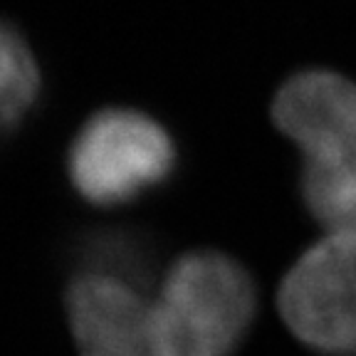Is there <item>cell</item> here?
I'll return each mask as SVG.
<instances>
[{
    "instance_id": "obj_1",
    "label": "cell",
    "mask_w": 356,
    "mask_h": 356,
    "mask_svg": "<svg viewBox=\"0 0 356 356\" xmlns=\"http://www.w3.org/2000/svg\"><path fill=\"white\" fill-rule=\"evenodd\" d=\"M273 119L302 151V195L329 233L356 230V84L327 70L280 87Z\"/></svg>"
},
{
    "instance_id": "obj_2",
    "label": "cell",
    "mask_w": 356,
    "mask_h": 356,
    "mask_svg": "<svg viewBox=\"0 0 356 356\" xmlns=\"http://www.w3.org/2000/svg\"><path fill=\"white\" fill-rule=\"evenodd\" d=\"M255 314V284L228 255L188 252L146 309L151 356H230Z\"/></svg>"
},
{
    "instance_id": "obj_3",
    "label": "cell",
    "mask_w": 356,
    "mask_h": 356,
    "mask_svg": "<svg viewBox=\"0 0 356 356\" xmlns=\"http://www.w3.org/2000/svg\"><path fill=\"white\" fill-rule=\"evenodd\" d=\"M173 141L159 122L134 109H104L89 119L70 149V178L95 206H117L166 181Z\"/></svg>"
},
{
    "instance_id": "obj_4",
    "label": "cell",
    "mask_w": 356,
    "mask_h": 356,
    "mask_svg": "<svg viewBox=\"0 0 356 356\" xmlns=\"http://www.w3.org/2000/svg\"><path fill=\"white\" fill-rule=\"evenodd\" d=\"M280 312L297 339L327 354H356V230L329 233L280 287Z\"/></svg>"
},
{
    "instance_id": "obj_5",
    "label": "cell",
    "mask_w": 356,
    "mask_h": 356,
    "mask_svg": "<svg viewBox=\"0 0 356 356\" xmlns=\"http://www.w3.org/2000/svg\"><path fill=\"white\" fill-rule=\"evenodd\" d=\"M149 300L139 287L82 273L67 289V314L82 356H151Z\"/></svg>"
},
{
    "instance_id": "obj_6",
    "label": "cell",
    "mask_w": 356,
    "mask_h": 356,
    "mask_svg": "<svg viewBox=\"0 0 356 356\" xmlns=\"http://www.w3.org/2000/svg\"><path fill=\"white\" fill-rule=\"evenodd\" d=\"M40 72L25 40L0 22V134L13 129L33 106Z\"/></svg>"
},
{
    "instance_id": "obj_7",
    "label": "cell",
    "mask_w": 356,
    "mask_h": 356,
    "mask_svg": "<svg viewBox=\"0 0 356 356\" xmlns=\"http://www.w3.org/2000/svg\"><path fill=\"white\" fill-rule=\"evenodd\" d=\"M87 270L84 273L106 275V277L122 280L134 287L144 289L151 277V260L146 248L131 235L106 233L95 235L89 240L87 250Z\"/></svg>"
}]
</instances>
